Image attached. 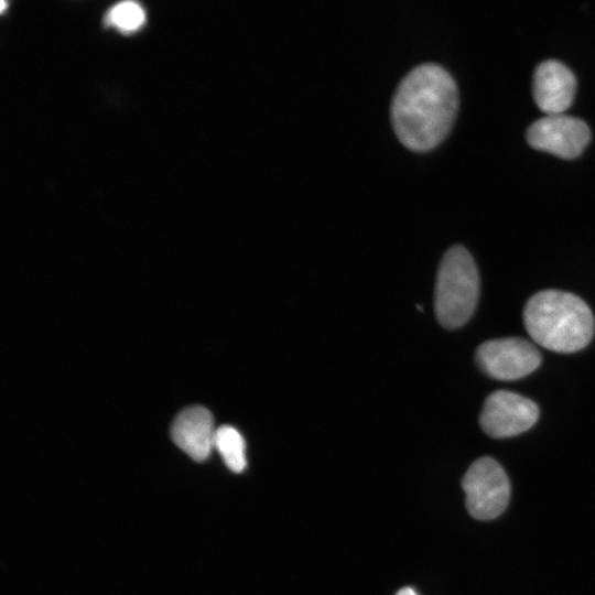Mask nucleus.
Masks as SVG:
<instances>
[{
	"instance_id": "obj_1",
	"label": "nucleus",
	"mask_w": 595,
	"mask_h": 595,
	"mask_svg": "<svg viewBox=\"0 0 595 595\" xmlns=\"http://www.w3.org/2000/svg\"><path fill=\"white\" fill-rule=\"evenodd\" d=\"M457 107V87L452 75L440 64L422 63L411 68L394 90L392 126L408 148L430 150L448 133Z\"/></svg>"
},
{
	"instance_id": "obj_2",
	"label": "nucleus",
	"mask_w": 595,
	"mask_h": 595,
	"mask_svg": "<svg viewBox=\"0 0 595 595\" xmlns=\"http://www.w3.org/2000/svg\"><path fill=\"white\" fill-rule=\"evenodd\" d=\"M523 322L537 344L558 353L584 348L595 331L588 305L577 295L559 290H543L531 296L523 309Z\"/></svg>"
},
{
	"instance_id": "obj_3",
	"label": "nucleus",
	"mask_w": 595,
	"mask_h": 595,
	"mask_svg": "<svg viewBox=\"0 0 595 595\" xmlns=\"http://www.w3.org/2000/svg\"><path fill=\"white\" fill-rule=\"evenodd\" d=\"M479 295V274L472 255L453 246L443 256L436 275L434 306L440 324L463 326L473 315Z\"/></svg>"
},
{
	"instance_id": "obj_4",
	"label": "nucleus",
	"mask_w": 595,
	"mask_h": 595,
	"mask_svg": "<svg viewBox=\"0 0 595 595\" xmlns=\"http://www.w3.org/2000/svg\"><path fill=\"white\" fill-rule=\"evenodd\" d=\"M462 487L468 512L479 520L498 517L509 502V479L504 468L491 457L475 461L465 473Z\"/></svg>"
},
{
	"instance_id": "obj_5",
	"label": "nucleus",
	"mask_w": 595,
	"mask_h": 595,
	"mask_svg": "<svg viewBox=\"0 0 595 595\" xmlns=\"http://www.w3.org/2000/svg\"><path fill=\"white\" fill-rule=\"evenodd\" d=\"M480 369L498 380H516L528 376L541 364L538 348L519 337L487 340L475 354Z\"/></svg>"
},
{
	"instance_id": "obj_6",
	"label": "nucleus",
	"mask_w": 595,
	"mask_h": 595,
	"mask_svg": "<svg viewBox=\"0 0 595 595\" xmlns=\"http://www.w3.org/2000/svg\"><path fill=\"white\" fill-rule=\"evenodd\" d=\"M528 143L561 158L580 155L591 139L587 123L578 117L565 113L547 115L533 121L527 129Z\"/></svg>"
},
{
	"instance_id": "obj_7",
	"label": "nucleus",
	"mask_w": 595,
	"mask_h": 595,
	"mask_svg": "<svg viewBox=\"0 0 595 595\" xmlns=\"http://www.w3.org/2000/svg\"><path fill=\"white\" fill-rule=\"evenodd\" d=\"M539 418L532 400L516 392L498 390L485 400L479 423L491 437H509L529 430Z\"/></svg>"
},
{
	"instance_id": "obj_8",
	"label": "nucleus",
	"mask_w": 595,
	"mask_h": 595,
	"mask_svg": "<svg viewBox=\"0 0 595 595\" xmlns=\"http://www.w3.org/2000/svg\"><path fill=\"white\" fill-rule=\"evenodd\" d=\"M576 89L574 73L559 60L541 62L532 77V94L547 115L563 113L572 104Z\"/></svg>"
},
{
	"instance_id": "obj_9",
	"label": "nucleus",
	"mask_w": 595,
	"mask_h": 595,
	"mask_svg": "<svg viewBox=\"0 0 595 595\" xmlns=\"http://www.w3.org/2000/svg\"><path fill=\"white\" fill-rule=\"evenodd\" d=\"M215 433L212 413L201 405L182 410L171 428L173 442L197 462H203L209 456L214 447Z\"/></svg>"
},
{
	"instance_id": "obj_10",
	"label": "nucleus",
	"mask_w": 595,
	"mask_h": 595,
	"mask_svg": "<svg viewBox=\"0 0 595 595\" xmlns=\"http://www.w3.org/2000/svg\"><path fill=\"white\" fill-rule=\"evenodd\" d=\"M214 447L221 455L226 466L240 473L246 467V445L241 434L230 425L216 429Z\"/></svg>"
},
{
	"instance_id": "obj_11",
	"label": "nucleus",
	"mask_w": 595,
	"mask_h": 595,
	"mask_svg": "<svg viewBox=\"0 0 595 595\" xmlns=\"http://www.w3.org/2000/svg\"><path fill=\"white\" fill-rule=\"evenodd\" d=\"M143 18L142 9L131 1L118 3L109 14L111 22L125 31H131L140 26Z\"/></svg>"
},
{
	"instance_id": "obj_12",
	"label": "nucleus",
	"mask_w": 595,
	"mask_h": 595,
	"mask_svg": "<svg viewBox=\"0 0 595 595\" xmlns=\"http://www.w3.org/2000/svg\"><path fill=\"white\" fill-rule=\"evenodd\" d=\"M396 595H418V594L414 589L410 587H403Z\"/></svg>"
},
{
	"instance_id": "obj_13",
	"label": "nucleus",
	"mask_w": 595,
	"mask_h": 595,
	"mask_svg": "<svg viewBox=\"0 0 595 595\" xmlns=\"http://www.w3.org/2000/svg\"><path fill=\"white\" fill-rule=\"evenodd\" d=\"M4 9V1H1V11Z\"/></svg>"
}]
</instances>
